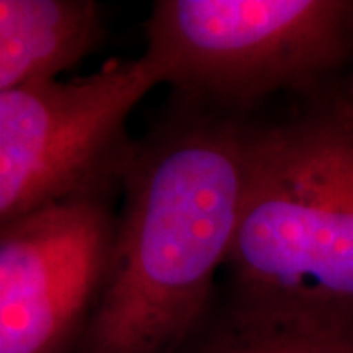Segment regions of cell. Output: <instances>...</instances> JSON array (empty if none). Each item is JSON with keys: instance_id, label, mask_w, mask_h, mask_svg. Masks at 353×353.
Here are the masks:
<instances>
[{"instance_id": "obj_5", "label": "cell", "mask_w": 353, "mask_h": 353, "mask_svg": "<svg viewBox=\"0 0 353 353\" xmlns=\"http://www.w3.org/2000/svg\"><path fill=\"white\" fill-rule=\"evenodd\" d=\"M97 190L0 234V353H73L99 303L116 216Z\"/></svg>"}, {"instance_id": "obj_1", "label": "cell", "mask_w": 353, "mask_h": 353, "mask_svg": "<svg viewBox=\"0 0 353 353\" xmlns=\"http://www.w3.org/2000/svg\"><path fill=\"white\" fill-rule=\"evenodd\" d=\"M250 126L214 110L132 145L110 263L73 353H185L240 222Z\"/></svg>"}, {"instance_id": "obj_2", "label": "cell", "mask_w": 353, "mask_h": 353, "mask_svg": "<svg viewBox=\"0 0 353 353\" xmlns=\"http://www.w3.org/2000/svg\"><path fill=\"white\" fill-rule=\"evenodd\" d=\"M236 289L353 312V102L250 126Z\"/></svg>"}, {"instance_id": "obj_4", "label": "cell", "mask_w": 353, "mask_h": 353, "mask_svg": "<svg viewBox=\"0 0 353 353\" xmlns=\"http://www.w3.org/2000/svg\"><path fill=\"white\" fill-rule=\"evenodd\" d=\"M159 85L139 55L0 92V234L55 202L122 185L128 118Z\"/></svg>"}, {"instance_id": "obj_3", "label": "cell", "mask_w": 353, "mask_h": 353, "mask_svg": "<svg viewBox=\"0 0 353 353\" xmlns=\"http://www.w3.org/2000/svg\"><path fill=\"white\" fill-rule=\"evenodd\" d=\"M352 30L353 4L340 0H161L143 55L190 102L240 108L310 87L340 63Z\"/></svg>"}, {"instance_id": "obj_7", "label": "cell", "mask_w": 353, "mask_h": 353, "mask_svg": "<svg viewBox=\"0 0 353 353\" xmlns=\"http://www.w3.org/2000/svg\"><path fill=\"white\" fill-rule=\"evenodd\" d=\"M101 10L88 0H0V92L57 79L94 48Z\"/></svg>"}, {"instance_id": "obj_6", "label": "cell", "mask_w": 353, "mask_h": 353, "mask_svg": "<svg viewBox=\"0 0 353 353\" xmlns=\"http://www.w3.org/2000/svg\"><path fill=\"white\" fill-rule=\"evenodd\" d=\"M185 353H353V312L236 289Z\"/></svg>"}]
</instances>
